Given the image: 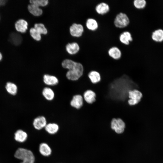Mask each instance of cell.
<instances>
[{"label":"cell","instance_id":"cell-1","mask_svg":"<svg viewBox=\"0 0 163 163\" xmlns=\"http://www.w3.org/2000/svg\"><path fill=\"white\" fill-rule=\"evenodd\" d=\"M62 66L63 68L68 69L66 73V77L69 80H77L83 74V67L80 63L66 59L62 61Z\"/></svg>","mask_w":163,"mask_h":163},{"label":"cell","instance_id":"cell-2","mask_svg":"<svg viewBox=\"0 0 163 163\" xmlns=\"http://www.w3.org/2000/svg\"><path fill=\"white\" fill-rule=\"evenodd\" d=\"M14 157L22 160L20 163H34L35 158L32 152L27 149L20 148L16 151Z\"/></svg>","mask_w":163,"mask_h":163},{"label":"cell","instance_id":"cell-3","mask_svg":"<svg viewBox=\"0 0 163 163\" xmlns=\"http://www.w3.org/2000/svg\"><path fill=\"white\" fill-rule=\"evenodd\" d=\"M128 104L130 106L135 105L139 103L141 101L142 94L137 89L129 90L128 92Z\"/></svg>","mask_w":163,"mask_h":163},{"label":"cell","instance_id":"cell-4","mask_svg":"<svg viewBox=\"0 0 163 163\" xmlns=\"http://www.w3.org/2000/svg\"><path fill=\"white\" fill-rule=\"evenodd\" d=\"M129 23V19L127 15L121 12L116 16L114 20L115 26L119 28H123L127 26Z\"/></svg>","mask_w":163,"mask_h":163},{"label":"cell","instance_id":"cell-5","mask_svg":"<svg viewBox=\"0 0 163 163\" xmlns=\"http://www.w3.org/2000/svg\"><path fill=\"white\" fill-rule=\"evenodd\" d=\"M111 128L117 134L123 133L125 130L126 125L124 121L121 118H113L111 122Z\"/></svg>","mask_w":163,"mask_h":163},{"label":"cell","instance_id":"cell-6","mask_svg":"<svg viewBox=\"0 0 163 163\" xmlns=\"http://www.w3.org/2000/svg\"><path fill=\"white\" fill-rule=\"evenodd\" d=\"M69 31L72 36L78 37L82 36L84 29L82 24L74 23L70 27Z\"/></svg>","mask_w":163,"mask_h":163},{"label":"cell","instance_id":"cell-7","mask_svg":"<svg viewBox=\"0 0 163 163\" xmlns=\"http://www.w3.org/2000/svg\"><path fill=\"white\" fill-rule=\"evenodd\" d=\"M33 125L37 130H40L45 128L47 124L46 118L43 116H39L34 120Z\"/></svg>","mask_w":163,"mask_h":163},{"label":"cell","instance_id":"cell-8","mask_svg":"<svg viewBox=\"0 0 163 163\" xmlns=\"http://www.w3.org/2000/svg\"><path fill=\"white\" fill-rule=\"evenodd\" d=\"M28 24L24 19H20L15 24V27L16 30L19 32L24 33L28 29Z\"/></svg>","mask_w":163,"mask_h":163},{"label":"cell","instance_id":"cell-9","mask_svg":"<svg viewBox=\"0 0 163 163\" xmlns=\"http://www.w3.org/2000/svg\"><path fill=\"white\" fill-rule=\"evenodd\" d=\"M39 151L40 154L44 157L50 156L52 152L51 147L48 144L45 142H42L40 144Z\"/></svg>","mask_w":163,"mask_h":163},{"label":"cell","instance_id":"cell-10","mask_svg":"<svg viewBox=\"0 0 163 163\" xmlns=\"http://www.w3.org/2000/svg\"><path fill=\"white\" fill-rule=\"evenodd\" d=\"M83 104V97L80 94H77L74 96L70 102L71 105L77 109L81 108Z\"/></svg>","mask_w":163,"mask_h":163},{"label":"cell","instance_id":"cell-11","mask_svg":"<svg viewBox=\"0 0 163 163\" xmlns=\"http://www.w3.org/2000/svg\"><path fill=\"white\" fill-rule=\"evenodd\" d=\"M83 97L85 101L88 104H92L96 101V93L91 90H88L85 92Z\"/></svg>","mask_w":163,"mask_h":163},{"label":"cell","instance_id":"cell-12","mask_svg":"<svg viewBox=\"0 0 163 163\" xmlns=\"http://www.w3.org/2000/svg\"><path fill=\"white\" fill-rule=\"evenodd\" d=\"M66 49L69 54L74 55L79 51L80 47L77 43L74 42L68 43L66 46Z\"/></svg>","mask_w":163,"mask_h":163},{"label":"cell","instance_id":"cell-13","mask_svg":"<svg viewBox=\"0 0 163 163\" xmlns=\"http://www.w3.org/2000/svg\"><path fill=\"white\" fill-rule=\"evenodd\" d=\"M29 12L34 16H39L41 15L43 11L42 9L38 6L32 4H30L27 6Z\"/></svg>","mask_w":163,"mask_h":163},{"label":"cell","instance_id":"cell-14","mask_svg":"<svg viewBox=\"0 0 163 163\" xmlns=\"http://www.w3.org/2000/svg\"><path fill=\"white\" fill-rule=\"evenodd\" d=\"M43 80L46 84L49 85H56L59 82L58 80L56 77L48 74H45L44 75Z\"/></svg>","mask_w":163,"mask_h":163},{"label":"cell","instance_id":"cell-15","mask_svg":"<svg viewBox=\"0 0 163 163\" xmlns=\"http://www.w3.org/2000/svg\"><path fill=\"white\" fill-rule=\"evenodd\" d=\"M109 5L106 3L101 2L97 5L95 7V10L99 14H104L107 13L109 11Z\"/></svg>","mask_w":163,"mask_h":163},{"label":"cell","instance_id":"cell-16","mask_svg":"<svg viewBox=\"0 0 163 163\" xmlns=\"http://www.w3.org/2000/svg\"><path fill=\"white\" fill-rule=\"evenodd\" d=\"M120 41L123 43L128 45L129 42L133 40V38L130 33L127 31L123 32L119 37Z\"/></svg>","mask_w":163,"mask_h":163},{"label":"cell","instance_id":"cell-17","mask_svg":"<svg viewBox=\"0 0 163 163\" xmlns=\"http://www.w3.org/2000/svg\"><path fill=\"white\" fill-rule=\"evenodd\" d=\"M44 128L48 133L53 135L58 132L59 127L58 125L56 123H50L47 124Z\"/></svg>","mask_w":163,"mask_h":163},{"label":"cell","instance_id":"cell-18","mask_svg":"<svg viewBox=\"0 0 163 163\" xmlns=\"http://www.w3.org/2000/svg\"><path fill=\"white\" fill-rule=\"evenodd\" d=\"M109 56L115 59H119L121 56V52L118 47L115 46L110 48L108 51Z\"/></svg>","mask_w":163,"mask_h":163},{"label":"cell","instance_id":"cell-19","mask_svg":"<svg viewBox=\"0 0 163 163\" xmlns=\"http://www.w3.org/2000/svg\"><path fill=\"white\" fill-rule=\"evenodd\" d=\"M14 139L18 142H22L25 141L27 137V133L21 129L18 130L15 133Z\"/></svg>","mask_w":163,"mask_h":163},{"label":"cell","instance_id":"cell-20","mask_svg":"<svg viewBox=\"0 0 163 163\" xmlns=\"http://www.w3.org/2000/svg\"><path fill=\"white\" fill-rule=\"evenodd\" d=\"M10 41L15 45H19L22 42V37L18 33L13 32L10 35Z\"/></svg>","mask_w":163,"mask_h":163},{"label":"cell","instance_id":"cell-21","mask_svg":"<svg viewBox=\"0 0 163 163\" xmlns=\"http://www.w3.org/2000/svg\"><path fill=\"white\" fill-rule=\"evenodd\" d=\"M88 77L93 84L97 83L101 80V76L100 73L95 71L90 72L88 74Z\"/></svg>","mask_w":163,"mask_h":163},{"label":"cell","instance_id":"cell-22","mask_svg":"<svg viewBox=\"0 0 163 163\" xmlns=\"http://www.w3.org/2000/svg\"><path fill=\"white\" fill-rule=\"evenodd\" d=\"M152 38V40L157 42H161L163 41V30L158 29L153 32Z\"/></svg>","mask_w":163,"mask_h":163},{"label":"cell","instance_id":"cell-23","mask_svg":"<svg viewBox=\"0 0 163 163\" xmlns=\"http://www.w3.org/2000/svg\"><path fill=\"white\" fill-rule=\"evenodd\" d=\"M86 25L88 29L92 31L96 30L98 27V24L97 21L92 18H89L87 19Z\"/></svg>","mask_w":163,"mask_h":163},{"label":"cell","instance_id":"cell-24","mask_svg":"<svg viewBox=\"0 0 163 163\" xmlns=\"http://www.w3.org/2000/svg\"><path fill=\"white\" fill-rule=\"evenodd\" d=\"M42 94L44 97L48 101L53 99L54 97V93L53 90L50 88L46 87L42 91Z\"/></svg>","mask_w":163,"mask_h":163},{"label":"cell","instance_id":"cell-25","mask_svg":"<svg viewBox=\"0 0 163 163\" xmlns=\"http://www.w3.org/2000/svg\"><path fill=\"white\" fill-rule=\"evenodd\" d=\"M5 88L7 91L11 95H14L17 93L18 90L17 86L13 83L7 82L5 86Z\"/></svg>","mask_w":163,"mask_h":163},{"label":"cell","instance_id":"cell-26","mask_svg":"<svg viewBox=\"0 0 163 163\" xmlns=\"http://www.w3.org/2000/svg\"><path fill=\"white\" fill-rule=\"evenodd\" d=\"M34 27L41 34L46 35L48 33V30L44 25L42 23H36Z\"/></svg>","mask_w":163,"mask_h":163},{"label":"cell","instance_id":"cell-27","mask_svg":"<svg viewBox=\"0 0 163 163\" xmlns=\"http://www.w3.org/2000/svg\"><path fill=\"white\" fill-rule=\"evenodd\" d=\"M29 32L32 37L35 40L39 41L41 39V35L34 27L30 28Z\"/></svg>","mask_w":163,"mask_h":163},{"label":"cell","instance_id":"cell-28","mask_svg":"<svg viewBox=\"0 0 163 163\" xmlns=\"http://www.w3.org/2000/svg\"><path fill=\"white\" fill-rule=\"evenodd\" d=\"M30 4H32L39 7H44L47 5L49 3L48 0H30Z\"/></svg>","mask_w":163,"mask_h":163},{"label":"cell","instance_id":"cell-29","mask_svg":"<svg viewBox=\"0 0 163 163\" xmlns=\"http://www.w3.org/2000/svg\"><path fill=\"white\" fill-rule=\"evenodd\" d=\"M145 0H135L133 1V5L135 8L140 9L144 8L146 5Z\"/></svg>","mask_w":163,"mask_h":163},{"label":"cell","instance_id":"cell-30","mask_svg":"<svg viewBox=\"0 0 163 163\" xmlns=\"http://www.w3.org/2000/svg\"><path fill=\"white\" fill-rule=\"evenodd\" d=\"M6 3V1L0 0V7L4 5Z\"/></svg>","mask_w":163,"mask_h":163},{"label":"cell","instance_id":"cell-31","mask_svg":"<svg viewBox=\"0 0 163 163\" xmlns=\"http://www.w3.org/2000/svg\"><path fill=\"white\" fill-rule=\"evenodd\" d=\"M2 55L1 53L0 52V61L2 60Z\"/></svg>","mask_w":163,"mask_h":163}]
</instances>
